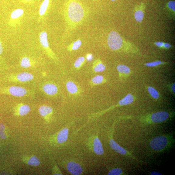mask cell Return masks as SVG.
I'll list each match as a JSON object with an SVG mask.
<instances>
[{
  "label": "cell",
  "mask_w": 175,
  "mask_h": 175,
  "mask_svg": "<svg viewBox=\"0 0 175 175\" xmlns=\"http://www.w3.org/2000/svg\"><path fill=\"white\" fill-rule=\"evenodd\" d=\"M43 89L46 93L51 95L56 94L58 91L57 87L55 85L51 84H45L43 86Z\"/></svg>",
  "instance_id": "cell-8"
},
{
  "label": "cell",
  "mask_w": 175,
  "mask_h": 175,
  "mask_svg": "<svg viewBox=\"0 0 175 175\" xmlns=\"http://www.w3.org/2000/svg\"><path fill=\"white\" fill-rule=\"evenodd\" d=\"M134 16L136 21L139 22H141L143 18L144 13L142 11H137L135 12Z\"/></svg>",
  "instance_id": "cell-23"
},
{
  "label": "cell",
  "mask_w": 175,
  "mask_h": 175,
  "mask_svg": "<svg viewBox=\"0 0 175 175\" xmlns=\"http://www.w3.org/2000/svg\"><path fill=\"white\" fill-rule=\"evenodd\" d=\"M81 45V42L79 40L75 42L73 44L72 49L73 50H76L79 48Z\"/></svg>",
  "instance_id": "cell-28"
},
{
  "label": "cell",
  "mask_w": 175,
  "mask_h": 175,
  "mask_svg": "<svg viewBox=\"0 0 175 175\" xmlns=\"http://www.w3.org/2000/svg\"><path fill=\"white\" fill-rule=\"evenodd\" d=\"M170 114L166 111L157 112L151 115L150 119L153 123H159L163 122L169 118Z\"/></svg>",
  "instance_id": "cell-4"
},
{
  "label": "cell",
  "mask_w": 175,
  "mask_h": 175,
  "mask_svg": "<svg viewBox=\"0 0 175 175\" xmlns=\"http://www.w3.org/2000/svg\"><path fill=\"white\" fill-rule=\"evenodd\" d=\"M161 61H157L153 62L147 63L145 64V65L149 67H153L160 65L161 64Z\"/></svg>",
  "instance_id": "cell-29"
},
{
  "label": "cell",
  "mask_w": 175,
  "mask_h": 175,
  "mask_svg": "<svg viewBox=\"0 0 175 175\" xmlns=\"http://www.w3.org/2000/svg\"><path fill=\"white\" fill-rule=\"evenodd\" d=\"M104 77L101 75H97L92 79V81L95 84H99L101 83L103 81Z\"/></svg>",
  "instance_id": "cell-26"
},
{
  "label": "cell",
  "mask_w": 175,
  "mask_h": 175,
  "mask_svg": "<svg viewBox=\"0 0 175 175\" xmlns=\"http://www.w3.org/2000/svg\"><path fill=\"white\" fill-rule=\"evenodd\" d=\"M175 83H174L173 84L172 86V90L174 93H175Z\"/></svg>",
  "instance_id": "cell-37"
},
{
  "label": "cell",
  "mask_w": 175,
  "mask_h": 175,
  "mask_svg": "<svg viewBox=\"0 0 175 175\" xmlns=\"http://www.w3.org/2000/svg\"><path fill=\"white\" fill-rule=\"evenodd\" d=\"M134 101V97L132 95L129 94L126 95L125 98L121 100L119 102L121 105H125L132 103Z\"/></svg>",
  "instance_id": "cell-12"
},
{
  "label": "cell",
  "mask_w": 175,
  "mask_h": 175,
  "mask_svg": "<svg viewBox=\"0 0 175 175\" xmlns=\"http://www.w3.org/2000/svg\"><path fill=\"white\" fill-rule=\"evenodd\" d=\"M123 173L122 170L120 168H115L112 169L108 173V175H119Z\"/></svg>",
  "instance_id": "cell-24"
},
{
  "label": "cell",
  "mask_w": 175,
  "mask_h": 175,
  "mask_svg": "<svg viewBox=\"0 0 175 175\" xmlns=\"http://www.w3.org/2000/svg\"><path fill=\"white\" fill-rule=\"evenodd\" d=\"M117 69L118 71L121 73L125 74H128L130 72L129 67L123 65H119L117 66Z\"/></svg>",
  "instance_id": "cell-18"
},
{
  "label": "cell",
  "mask_w": 175,
  "mask_h": 175,
  "mask_svg": "<svg viewBox=\"0 0 175 175\" xmlns=\"http://www.w3.org/2000/svg\"><path fill=\"white\" fill-rule=\"evenodd\" d=\"M150 175H162V174L157 172H153L150 173Z\"/></svg>",
  "instance_id": "cell-33"
},
{
  "label": "cell",
  "mask_w": 175,
  "mask_h": 175,
  "mask_svg": "<svg viewBox=\"0 0 175 175\" xmlns=\"http://www.w3.org/2000/svg\"><path fill=\"white\" fill-rule=\"evenodd\" d=\"M26 1H30V0H26Z\"/></svg>",
  "instance_id": "cell-39"
},
{
  "label": "cell",
  "mask_w": 175,
  "mask_h": 175,
  "mask_svg": "<svg viewBox=\"0 0 175 175\" xmlns=\"http://www.w3.org/2000/svg\"><path fill=\"white\" fill-rule=\"evenodd\" d=\"M109 144L111 148L115 151L118 153L122 155H125L127 153L126 150L121 147L113 139H110Z\"/></svg>",
  "instance_id": "cell-10"
},
{
  "label": "cell",
  "mask_w": 175,
  "mask_h": 175,
  "mask_svg": "<svg viewBox=\"0 0 175 175\" xmlns=\"http://www.w3.org/2000/svg\"><path fill=\"white\" fill-rule=\"evenodd\" d=\"M21 65L24 68H27L31 66L30 59L27 57H24L22 58L21 62Z\"/></svg>",
  "instance_id": "cell-21"
},
{
  "label": "cell",
  "mask_w": 175,
  "mask_h": 175,
  "mask_svg": "<svg viewBox=\"0 0 175 175\" xmlns=\"http://www.w3.org/2000/svg\"><path fill=\"white\" fill-rule=\"evenodd\" d=\"M5 129V126L3 124L0 125V137L2 139H5L6 137V136L4 133V130Z\"/></svg>",
  "instance_id": "cell-30"
},
{
  "label": "cell",
  "mask_w": 175,
  "mask_h": 175,
  "mask_svg": "<svg viewBox=\"0 0 175 175\" xmlns=\"http://www.w3.org/2000/svg\"><path fill=\"white\" fill-rule=\"evenodd\" d=\"M67 168L71 173L74 175H80L82 172V169L81 165L74 162L68 163Z\"/></svg>",
  "instance_id": "cell-6"
},
{
  "label": "cell",
  "mask_w": 175,
  "mask_h": 175,
  "mask_svg": "<svg viewBox=\"0 0 175 175\" xmlns=\"http://www.w3.org/2000/svg\"><path fill=\"white\" fill-rule=\"evenodd\" d=\"M108 43L111 49L116 50H119L121 47L122 44V40L117 32L113 31L109 34Z\"/></svg>",
  "instance_id": "cell-3"
},
{
  "label": "cell",
  "mask_w": 175,
  "mask_h": 175,
  "mask_svg": "<svg viewBox=\"0 0 175 175\" xmlns=\"http://www.w3.org/2000/svg\"><path fill=\"white\" fill-rule=\"evenodd\" d=\"M27 163L32 166H37L40 164L39 160L35 156L32 157L28 160Z\"/></svg>",
  "instance_id": "cell-19"
},
{
  "label": "cell",
  "mask_w": 175,
  "mask_h": 175,
  "mask_svg": "<svg viewBox=\"0 0 175 175\" xmlns=\"http://www.w3.org/2000/svg\"><path fill=\"white\" fill-rule=\"evenodd\" d=\"M171 145V138L166 136H159L155 137L151 140L149 143L150 148L157 151L166 149Z\"/></svg>",
  "instance_id": "cell-2"
},
{
  "label": "cell",
  "mask_w": 175,
  "mask_h": 175,
  "mask_svg": "<svg viewBox=\"0 0 175 175\" xmlns=\"http://www.w3.org/2000/svg\"><path fill=\"white\" fill-rule=\"evenodd\" d=\"M93 148L94 153L97 155H101L104 153L103 146L98 137L95 138L94 139Z\"/></svg>",
  "instance_id": "cell-9"
},
{
  "label": "cell",
  "mask_w": 175,
  "mask_h": 175,
  "mask_svg": "<svg viewBox=\"0 0 175 175\" xmlns=\"http://www.w3.org/2000/svg\"><path fill=\"white\" fill-rule=\"evenodd\" d=\"M105 69V66L101 63H99L94 67V70L96 72H101Z\"/></svg>",
  "instance_id": "cell-25"
},
{
  "label": "cell",
  "mask_w": 175,
  "mask_h": 175,
  "mask_svg": "<svg viewBox=\"0 0 175 175\" xmlns=\"http://www.w3.org/2000/svg\"><path fill=\"white\" fill-rule=\"evenodd\" d=\"M34 77L32 74L27 72H23L18 74L16 77V79L21 82H26L33 80Z\"/></svg>",
  "instance_id": "cell-7"
},
{
  "label": "cell",
  "mask_w": 175,
  "mask_h": 175,
  "mask_svg": "<svg viewBox=\"0 0 175 175\" xmlns=\"http://www.w3.org/2000/svg\"><path fill=\"white\" fill-rule=\"evenodd\" d=\"M85 60V58L84 57H80L78 58L74 62V66L76 68L80 67L82 63H83Z\"/></svg>",
  "instance_id": "cell-27"
},
{
  "label": "cell",
  "mask_w": 175,
  "mask_h": 175,
  "mask_svg": "<svg viewBox=\"0 0 175 175\" xmlns=\"http://www.w3.org/2000/svg\"><path fill=\"white\" fill-rule=\"evenodd\" d=\"M31 109L30 106L26 105H22L19 106L18 110V113L19 115L23 116L27 115Z\"/></svg>",
  "instance_id": "cell-14"
},
{
  "label": "cell",
  "mask_w": 175,
  "mask_h": 175,
  "mask_svg": "<svg viewBox=\"0 0 175 175\" xmlns=\"http://www.w3.org/2000/svg\"><path fill=\"white\" fill-rule=\"evenodd\" d=\"M168 6L169 8L174 11L175 10V2L174 1H170L168 3Z\"/></svg>",
  "instance_id": "cell-31"
},
{
  "label": "cell",
  "mask_w": 175,
  "mask_h": 175,
  "mask_svg": "<svg viewBox=\"0 0 175 175\" xmlns=\"http://www.w3.org/2000/svg\"><path fill=\"white\" fill-rule=\"evenodd\" d=\"M87 59L89 61H90L92 59V56L91 54H89L87 56Z\"/></svg>",
  "instance_id": "cell-36"
},
{
  "label": "cell",
  "mask_w": 175,
  "mask_h": 175,
  "mask_svg": "<svg viewBox=\"0 0 175 175\" xmlns=\"http://www.w3.org/2000/svg\"><path fill=\"white\" fill-rule=\"evenodd\" d=\"M3 50V48L2 47V43L1 41H0V55L2 54Z\"/></svg>",
  "instance_id": "cell-34"
},
{
  "label": "cell",
  "mask_w": 175,
  "mask_h": 175,
  "mask_svg": "<svg viewBox=\"0 0 175 175\" xmlns=\"http://www.w3.org/2000/svg\"><path fill=\"white\" fill-rule=\"evenodd\" d=\"M39 111L40 115L44 117L52 112V108L50 106H42L39 108Z\"/></svg>",
  "instance_id": "cell-13"
},
{
  "label": "cell",
  "mask_w": 175,
  "mask_h": 175,
  "mask_svg": "<svg viewBox=\"0 0 175 175\" xmlns=\"http://www.w3.org/2000/svg\"><path fill=\"white\" fill-rule=\"evenodd\" d=\"M111 1H115V0H111Z\"/></svg>",
  "instance_id": "cell-38"
},
{
  "label": "cell",
  "mask_w": 175,
  "mask_h": 175,
  "mask_svg": "<svg viewBox=\"0 0 175 175\" xmlns=\"http://www.w3.org/2000/svg\"><path fill=\"white\" fill-rule=\"evenodd\" d=\"M155 44L159 47H162L163 46L164 43L162 42H156L155 43Z\"/></svg>",
  "instance_id": "cell-32"
},
{
  "label": "cell",
  "mask_w": 175,
  "mask_h": 175,
  "mask_svg": "<svg viewBox=\"0 0 175 175\" xmlns=\"http://www.w3.org/2000/svg\"><path fill=\"white\" fill-rule=\"evenodd\" d=\"M40 41L43 47L47 48L48 47V43L47 40V34L46 32H42L39 36Z\"/></svg>",
  "instance_id": "cell-15"
},
{
  "label": "cell",
  "mask_w": 175,
  "mask_h": 175,
  "mask_svg": "<svg viewBox=\"0 0 175 175\" xmlns=\"http://www.w3.org/2000/svg\"><path fill=\"white\" fill-rule=\"evenodd\" d=\"M50 3V0H44L42 3L39 9L40 15H43L45 13Z\"/></svg>",
  "instance_id": "cell-17"
},
{
  "label": "cell",
  "mask_w": 175,
  "mask_h": 175,
  "mask_svg": "<svg viewBox=\"0 0 175 175\" xmlns=\"http://www.w3.org/2000/svg\"><path fill=\"white\" fill-rule=\"evenodd\" d=\"M69 129L67 128L63 129L58 133L57 136V141L58 143H64L68 138Z\"/></svg>",
  "instance_id": "cell-11"
},
{
  "label": "cell",
  "mask_w": 175,
  "mask_h": 175,
  "mask_svg": "<svg viewBox=\"0 0 175 175\" xmlns=\"http://www.w3.org/2000/svg\"><path fill=\"white\" fill-rule=\"evenodd\" d=\"M67 12L70 20L77 23L82 20L84 16V10L82 5L76 0H70L67 3Z\"/></svg>",
  "instance_id": "cell-1"
},
{
  "label": "cell",
  "mask_w": 175,
  "mask_h": 175,
  "mask_svg": "<svg viewBox=\"0 0 175 175\" xmlns=\"http://www.w3.org/2000/svg\"><path fill=\"white\" fill-rule=\"evenodd\" d=\"M8 93L12 96L16 97H22L27 95L28 92L23 88L13 86L10 87L8 89Z\"/></svg>",
  "instance_id": "cell-5"
},
{
  "label": "cell",
  "mask_w": 175,
  "mask_h": 175,
  "mask_svg": "<svg viewBox=\"0 0 175 175\" xmlns=\"http://www.w3.org/2000/svg\"><path fill=\"white\" fill-rule=\"evenodd\" d=\"M163 46L166 48H170L171 47V46L168 43H164Z\"/></svg>",
  "instance_id": "cell-35"
},
{
  "label": "cell",
  "mask_w": 175,
  "mask_h": 175,
  "mask_svg": "<svg viewBox=\"0 0 175 175\" xmlns=\"http://www.w3.org/2000/svg\"><path fill=\"white\" fill-rule=\"evenodd\" d=\"M148 91L149 93L153 97V98L157 99L159 97V94L158 92L154 88L152 87H149L148 88Z\"/></svg>",
  "instance_id": "cell-22"
},
{
  "label": "cell",
  "mask_w": 175,
  "mask_h": 175,
  "mask_svg": "<svg viewBox=\"0 0 175 175\" xmlns=\"http://www.w3.org/2000/svg\"><path fill=\"white\" fill-rule=\"evenodd\" d=\"M66 87L68 91L71 94H75L77 91V87L74 82L68 81L67 83Z\"/></svg>",
  "instance_id": "cell-16"
},
{
  "label": "cell",
  "mask_w": 175,
  "mask_h": 175,
  "mask_svg": "<svg viewBox=\"0 0 175 175\" xmlns=\"http://www.w3.org/2000/svg\"><path fill=\"white\" fill-rule=\"evenodd\" d=\"M23 10L19 9L15 10L12 13L11 17L12 19H16L21 16L23 13Z\"/></svg>",
  "instance_id": "cell-20"
}]
</instances>
